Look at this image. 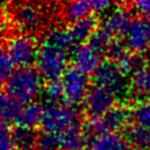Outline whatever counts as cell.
<instances>
[{
    "label": "cell",
    "mask_w": 150,
    "mask_h": 150,
    "mask_svg": "<svg viewBox=\"0 0 150 150\" xmlns=\"http://www.w3.org/2000/svg\"><path fill=\"white\" fill-rule=\"evenodd\" d=\"M42 76L32 67L16 69L5 82V94L20 104L32 103L43 89Z\"/></svg>",
    "instance_id": "1"
},
{
    "label": "cell",
    "mask_w": 150,
    "mask_h": 150,
    "mask_svg": "<svg viewBox=\"0 0 150 150\" xmlns=\"http://www.w3.org/2000/svg\"><path fill=\"white\" fill-rule=\"evenodd\" d=\"M68 50L42 42L36 59L38 71L48 81L59 80L67 71Z\"/></svg>",
    "instance_id": "2"
},
{
    "label": "cell",
    "mask_w": 150,
    "mask_h": 150,
    "mask_svg": "<svg viewBox=\"0 0 150 150\" xmlns=\"http://www.w3.org/2000/svg\"><path fill=\"white\" fill-rule=\"evenodd\" d=\"M80 120V114L70 105L52 103L43 107L41 128L43 132H49L59 135L66 129L77 125Z\"/></svg>",
    "instance_id": "3"
},
{
    "label": "cell",
    "mask_w": 150,
    "mask_h": 150,
    "mask_svg": "<svg viewBox=\"0 0 150 150\" xmlns=\"http://www.w3.org/2000/svg\"><path fill=\"white\" fill-rule=\"evenodd\" d=\"M5 50L19 68L30 67L36 62L39 54V47L35 39L26 33H19L9 36L7 39Z\"/></svg>",
    "instance_id": "4"
},
{
    "label": "cell",
    "mask_w": 150,
    "mask_h": 150,
    "mask_svg": "<svg viewBox=\"0 0 150 150\" xmlns=\"http://www.w3.org/2000/svg\"><path fill=\"white\" fill-rule=\"evenodd\" d=\"M132 116V112L123 105H115L101 117H90L86 129L93 136L103 132H117L124 129Z\"/></svg>",
    "instance_id": "5"
},
{
    "label": "cell",
    "mask_w": 150,
    "mask_h": 150,
    "mask_svg": "<svg viewBox=\"0 0 150 150\" xmlns=\"http://www.w3.org/2000/svg\"><path fill=\"white\" fill-rule=\"evenodd\" d=\"M94 81L97 86L112 91L117 98L125 97L129 93L124 73L118 68L115 61H103L94 73Z\"/></svg>",
    "instance_id": "6"
},
{
    "label": "cell",
    "mask_w": 150,
    "mask_h": 150,
    "mask_svg": "<svg viewBox=\"0 0 150 150\" xmlns=\"http://www.w3.org/2000/svg\"><path fill=\"white\" fill-rule=\"evenodd\" d=\"M63 87V100L67 105L74 107L84 102L89 90V77L76 68L67 69L61 77Z\"/></svg>",
    "instance_id": "7"
},
{
    "label": "cell",
    "mask_w": 150,
    "mask_h": 150,
    "mask_svg": "<svg viewBox=\"0 0 150 150\" xmlns=\"http://www.w3.org/2000/svg\"><path fill=\"white\" fill-rule=\"evenodd\" d=\"M13 20L26 34L38 32L46 22L45 9L34 2H20L13 7Z\"/></svg>",
    "instance_id": "8"
},
{
    "label": "cell",
    "mask_w": 150,
    "mask_h": 150,
    "mask_svg": "<svg viewBox=\"0 0 150 150\" xmlns=\"http://www.w3.org/2000/svg\"><path fill=\"white\" fill-rule=\"evenodd\" d=\"M116 95L109 89L94 84L89 88L84 98L86 111L90 117H101L115 107Z\"/></svg>",
    "instance_id": "9"
},
{
    "label": "cell",
    "mask_w": 150,
    "mask_h": 150,
    "mask_svg": "<svg viewBox=\"0 0 150 150\" xmlns=\"http://www.w3.org/2000/svg\"><path fill=\"white\" fill-rule=\"evenodd\" d=\"M124 46L134 53L146 50L150 46V20L138 16L132 19L124 34Z\"/></svg>",
    "instance_id": "10"
},
{
    "label": "cell",
    "mask_w": 150,
    "mask_h": 150,
    "mask_svg": "<svg viewBox=\"0 0 150 150\" xmlns=\"http://www.w3.org/2000/svg\"><path fill=\"white\" fill-rule=\"evenodd\" d=\"M71 61L74 63V68L84 74H94L102 63L100 53L88 43H80L73 49Z\"/></svg>",
    "instance_id": "11"
},
{
    "label": "cell",
    "mask_w": 150,
    "mask_h": 150,
    "mask_svg": "<svg viewBox=\"0 0 150 150\" xmlns=\"http://www.w3.org/2000/svg\"><path fill=\"white\" fill-rule=\"evenodd\" d=\"M132 19L129 11L122 6L110 9L102 20V27L111 36L124 35L129 28Z\"/></svg>",
    "instance_id": "12"
},
{
    "label": "cell",
    "mask_w": 150,
    "mask_h": 150,
    "mask_svg": "<svg viewBox=\"0 0 150 150\" xmlns=\"http://www.w3.org/2000/svg\"><path fill=\"white\" fill-rule=\"evenodd\" d=\"M89 150H128L125 139L117 132H103L91 136L88 141Z\"/></svg>",
    "instance_id": "13"
},
{
    "label": "cell",
    "mask_w": 150,
    "mask_h": 150,
    "mask_svg": "<svg viewBox=\"0 0 150 150\" xmlns=\"http://www.w3.org/2000/svg\"><path fill=\"white\" fill-rule=\"evenodd\" d=\"M96 29H97V20L95 16L89 15L71 23L69 28V33L71 35L73 41L80 43L86 40H89L91 35L96 32Z\"/></svg>",
    "instance_id": "14"
},
{
    "label": "cell",
    "mask_w": 150,
    "mask_h": 150,
    "mask_svg": "<svg viewBox=\"0 0 150 150\" xmlns=\"http://www.w3.org/2000/svg\"><path fill=\"white\" fill-rule=\"evenodd\" d=\"M42 112H43V108L35 102L25 104L21 108L15 123L18 124V127L33 129L34 127L41 123Z\"/></svg>",
    "instance_id": "15"
},
{
    "label": "cell",
    "mask_w": 150,
    "mask_h": 150,
    "mask_svg": "<svg viewBox=\"0 0 150 150\" xmlns=\"http://www.w3.org/2000/svg\"><path fill=\"white\" fill-rule=\"evenodd\" d=\"M90 12H93L91 2L90 1H84V0L67 2L61 9L63 20L69 22L70 25L81 20V19H83V18H86V16H89Z\"/></svg>",
    "instance_id": "16"
},
{
    "label": "cell",
    "mask_w": 150,
    "mask_h": 150,
    "mask_svg": "<svg viewBox=\"0 0 150 150\" xmlns=\"http://www.w3.org/2000/svg\"><path fill=\"white\" fill-rule=\"evenodd\" d=\"M57 137L61 150H80L84 142V135L79 124L66 129Z\"/></svg>",
    "instance_id": "17"
},
{
    "label": "cell",
    "mask_w": 150,
    "mask_h": 150,
    "mask_svg": "<svg viewBox=\"0 0 150 150\" xmlns=\"http://www.w3.org/2000/svg\"><path fill=\"white\" fill-rule=\"evenodd\" d=\"M38 136L33 129L16 127L12 131V138L15 150H35Z\"/></svg>",
    "instance_id": "18"
},
{
    "label": "cell",
    "mask_w": 150,
    "mask_h": 150,
    "mask_svg": "<svg viewBox=\"0 0 150 150\" xmlns=\"http://www.w3.org/2000/svg\"><path fill=\"white\" fill-rule=\"evenodd\" d=\"M42 42H46L48 45H52V46H55V47L68 50L74 41L71 39V35H70L69 30H67L63 27H57L56 26V27L49 28L45 33Z\"/></svg>",
    "instance_id": "19"
},
{
    "label": "cell",
    "mask_w": 150,
    "mask_h": 150,
    "mask_svg": "<svg viewBox=\"0 0 150 150\" xmlns=\"http://www.w3.org/2000/svg\"><path fill=\"white\" fill-rule=\"evenodd\" d=\"M128 141L141 150L150 149V129L139 124L131 125L127 131Z\"/></svg>",
    "instance_id": "20"
},
{
    "label": "cell",
    "mask_w": 150,
    "mask_h": 150,
    "mask_svg": "<svg viewBox=\"0 0 150 150\" xmlns=\"http://www.w3.org/2000/svg\"><path fill=\"white\" fill-rule=\"evenodd\" d=\"M130 83L138 96L150 94V68L143 66L136 69L131 75Z\"/></svg>",
    "instance_id": "21"
},
{
    "label": "cell",
    "mask_w": 150,
    "mask_h": 150,
    "mask_svg": "<svg viewBox=\"0 0 150 150\" xmlns=\"http://www.w3.org/2000/svg\"><path fill=\"white\" fill-rule=\"evenodd\" d=\"M21 104L15 101L14 98H12L11 96H8L7 94H2L1 96V120H2V124L7 125L11 122H15L20 110H21Z\"/></svg>",
    "instance_id": "22"
},
{
    "label": "cell",
    "mask_w": 150,
    "mask_h": 150,
    "mask_svg": "<svg viewBox=\"0 0 150 150\" xmlns=\"http://www.w3.org/2000/svg\"><path fill=\"white\" fill-rule=\"evenodd\" d=\"M42 96L43 100L47 102V104L57 103L59 100L63 98V87L62 82L59 80L48 81L42 89Z\"/></svg>",
    "instance_id": "23"
},
{
    "label": "cell",
    "mask_w": 150,
    "mask_h": 150,
    "mask_svg": "<svg viewBox=\"0 0 150 150\" xmlns=\"http://www.w3.org/2000/svg\"><path fill=\"white\" fill-rule=\"evenodd\" d=\"M112 41V36L109 33H107L103 28H97L96 32L89 39L88 45L101 54L102 52H107L108 47Z\"/></svg>",
    "instance_id": "24"
},
{
    "label": "cell",
    "mask_w": 150,
    "mask_h": 150,
    "mask_svg": "<svg viewBox=\"0 0 150 150\" xmlns=\"http://www.w3.org/2000/svg\"><path fill=\"white\" fill-rule=\"evenodd\" d=\"M132 117L136 124L150 129V102H139L132 110Z\"/></svg>",
    "instance_id": "25"
},
{
    "label": "cell",
    "mask_w": 150,
    "mask_h": 150,
    "mask_svg": "<svg viewBox=\"0 0 150 150\" xmlns=\"http://www.w3.org/2000/svg\"><path fill=\"white\" fill-rule=\"evenodd\" d=\"M35 150H61L57 135L42 132L38 136Z\"/></svg>",
    "instance_id": "26"
},
{
    "label": "cell",
    "mask_w": 150,
    "mask_h": 150,
    "mask_svg": "<svg viewBox=\"0 0 150 150\" xmlns=\"http://www.w3.org/2000/svg\"><path fill=\"white\" fill-rule=\"evenodd\" d=\"M14 62L11 59V56L8 55V53L2 49L1 52V56H0V75H1V80L4 82H6L11 75L15 71L14 70Z\"/></svg>",
    "instance_id": "27"
},
{
    "label": "cell",
    "mask_w": 150,
    "mask_h": 150,
    "mask_svg": "<svg viewBox=\"0 0 150 150\" xmlns=\"http://www.w3.org/2000/svg\"><path fill=\"white\" fill-rule=\"evenodd\" d=\"M0 150H15L13 138H12V131L2 124L1 128V136H0Z\"/></svg>",
    "instance_id": "28"
},
{
    "label": "cell",
    "mask_w": 150,
    "mask_h": 150,
    "mask_svg": "<svg viewBox=\"0 0 150 150\" xmlns=\"http://www.w3.org/2000/svg\"><path fill=\"white\" fill-rule=\"evenodd\" d=\"M105 53L109 55L110 59H112L114 61H116V60H118L124 53H127V50H125V46H123L121 42H118V41H112V42L110 43V46L108 47V49H107Z\"/></svg>",
    "instance_id": "29"
},
{
    "label": "cell",
    "mask_w": 150,
    "mask_h": 150,
    "mask_svg": "<svg viewBox=\"0 0 150 150\" xmlns=\"http://www.w3.org/2000/svg\"><path fill=\"white\" fill-rule=\"evenodd\" d=\"M134 9L142 16L145 19L150 20V0H139L132 4Z\"/></svg>",
    "instance_id": "30"
},
{
    "label": "cell",
    "mask_w": 150,
    "mask_h": 150,
    "mask_svg": "<svg viewBox=\"0 0 150 150\" xmlns=\"http://www.w3.org/2000/svg\"><path fill=\"white\" fill-rule=\"evenodd\" d=\"M90 2H91V9H93V12H96V13L105 12L111 6V2L110 1H107V0H95V1H90Z\"/></svg>",
    "instance_id": "31"
},
{
    "label": "cell",
    "mask_w": 150,
    "mask_h": 150,
    "mask_svg": "<svg viewBox=\"0 0 150 150\" xmlns=\"http://www.w3.org/2000/svg\"><path fill=\"white\" fill-rule=\"evenodd\" d=\"M145 52H146V57H148V59L150 60V46L148 47V49H146Z\"/></svg>",
    "instance_id": "32"
},
{
    "label": "cell",
    "mask_w": 150,
    "mask_h": 150,
    "mask_svg": "<svg viewBox=\"0 0 150 150\" xmlns=\"http://www.w3.org/2000/svg\"><path fill=\"white\" fill-rule=\"evenodd\" d=\"M129 150H141V149H137V148H132V149H129Z\"/></svg>",
    "instance_id": "33"
}]
</instances>
